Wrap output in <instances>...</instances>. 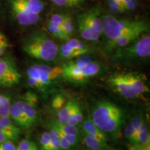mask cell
Returning <instances> with one entry per match:
<instances>
[{
    "label": "cell",
    "mask_w": 150,
    "mask_h": 150,
    "mask_svg": "<svg viewBox=\"0 0 150 150\" xmlns=\"http://www.w3.org/2000/svg\"><path fill=\"white\" fill-rule=\"evenodd\" d=\"M11 17L24 27L36 25L47 13L48 0H7Z\"/></svg>",
    "instance_id": "6da1fadb"
},
{
    "label": "cell",
    "mask_w": 150,
    "mask_h": 150,
    "mask_svg": "<svg viewBox=\"0 0 150 150\" xmlns=\"http://www.w3.org/2000/svg\"><path fill=\"white\" fill-rule=\"evenodd\" d=\"M124 110L109 101H100L94 106L91 120L106 134L117 136L123 125Z\"/></svg>",
    "instance_id": "7a4b0ae2"
},
{
    "label": "cell",
    "mask_w": 150,
    "mask_h": 150,
    "mask_svg": "<svg viewBox=\"0 0 150 150\" xmlns=\"http://www.w3.org/2000/svg\"><path fill=\"white\" fill-rule=\"evenodd\" d=\"M104 9L97 3L82 11L75 18L76 30L86 42L97 43L102 35V16Z\"/></svg>",
    "instance_id": "3957f363"
},
{
    "label": "cell",
    "mask_w": 150,
    "mask_h": 150,
    "mask_svg": "<svg viewBox=\"0 0 150 150\" xmlns=\"http://www.w3.org/2000/svg\"><path fill=\"white\" fill-rule=\"evenodd\" d=\"M140 31L148 33L149 24L142 19L120 18L107 12L102 16V35L106 40H113L127 33Z\"/></svg>",
    "instance_id": "277c9868"
},
{
    "label": "cell",
    "mask_w": 150,
    "mask_h": 150,
    "mask_svg": "<svg viewBox=\"0 0 150 150\" xmlns=\"http://www.w3.org/2000/svg\"><path fill=\"white\" fill-rule=\"evenodd\" d=\"M59 49L52 37L45 31L32 33L22 45L23 51L30 57L45 62L54 61L59 58Z\"/></svg>",
    "instance_id": "5b68a950"
},
{
    "label": "cell",
    "mask_w": 150,
    "mask_h": 150,
    "mask_svg": "<svg viewBox=\"0 0 150 150\" xmlns=\"http://www.w3.org/2000/svg\"><path fill=\"white\" fill-rule=\"evenodd\" d=\"M63 79L71 83H83L98 74L101 65L90 55H83L68 61L61 66Z\"/></svg>",
    "instance_id": "8992f818"
},
{
    "label": "cell",
    "mask_w": 150,
    "mask_h": 150,
    "mask_svg": "<svg viewBox=\"0 0 150 150\" xmlns=\"http://www.w3.org/2000/svg\"><path fill=\"white\" fill-rule=\"evenodd\" d=\"M110 55L113 61L123 63L149 59L150 56L149 33H144L131 44L115 50Z\"/></svg>",
    "instance_id": "52a82bcc"
},
{
    "label": "cell",
    "mask_w": 150,
    "mask_h": 150,
    "mask_svg": "<svg viewBox=\"0 0 150 150\" xmlns=\"http://www.w3.org/2000/svg\"><path fill=\"white\" fill-rule=\"evenodd\" d=\"M62 74L61 67H51L44 64H34L27 70L29 86L39 90L47 88Z\"/></svg>",
    "instance_id": "ba28073f"
},
{
    "label": "cell",
    "mask_w": 150,
    "mask_h": 150,
    "mask_svg": "<svg viewBox=\"0 0 150 150\" xmlns=\"http://www.w3.org/2000/svg\"><path fill=\"white\" fill-rule=\"evenodd\" d=\"M93 50L86 41L70 38L59 46V58L63 61H70L83 55H90Z\"/></svg>",
    "instance_id": "9c48e42d"
},
{
    "label": "cell",
    "mask_w": 150,
    "mask_h": 150,
    "mask_svg": "<svg viewBox=\"0 0 150 150\" xmlns=\"http://www.w3.org/2000/svg\"><path fill=\"white\" fill-rule=\"evenodd\" d=\"M66 13L61 10L53 11L48 15L45 21V31L52 38L62 41L69 39L62 28V24L64 21Z\"/></svg>",
    "instance_id": "30bf717a"
},
{
    "label": "cell",
    "mask_w": 150,
    "mask_h": 150,
    "mask_svg": "<svg viewBox=\"0 0 150 150\" xmlns=\"http://www.w3.org/2000/svg\"><path fill=\"white\" fill-rule=\"evenodd\" d=\"M21 77V74L12 59H0V86L12 87L19 83Z\"/></svg>",
    "instance_id": "8fae6325"
},
{
    "label": "cell",
    "mask_w": 150,
    "mask_h": 150,
    "mask_svg": "<svg viewBox=\"0 0 150 150\" xmlns=\"http://www.w3.org/2000/svg\"><path fill=\"white\" fill-rule=\"evenodd\" d=\"M108 84L113 91L126 99L138 98V96L129 83L125 73H117L108 78Z\"/></svg>",
    "instance_id": "7c38bea8"
},
{
    "label": "cell",
    "mask_w": 150,
    "mask_h": 150,
    "mask_svg": "<svg viewBox=\"0 0 150 150\" xmlns=\"http://www.w3.org/2000/svg\"><path fill=\"white\" fill-rule=\"evenodd\" d=\"M144 33H145L140 32V31H134V32L121 35V36L113 39V40H106L103 50H104L105 53L110 55L115 50L125 47L128 45L131 44V42L137 40L138 38L141 36Z\"/></svg>",
    "instance_id": "4fadbf2b"
},
{
    "label": "cell",
    "mask_w": 150,
    "mask_h": 150,
    "mask_svg": "<svg viewBox=\"0 0 150 150\" xmlns=\"http://www.w3.org/2000/svg\"><path fill=\"white\" fill-rule=\"evenodd\" d=\"M23 101V108L27 116L30 126L34 125L38 120L36 110L37 97L32 92H27L25 94Z\"/></svg>",
    "instance_id": "5bb4252c"
},
{
    "label": "cell",
    "mask_w": 150,
    "mask_h": 150,
    "mask_svg": "<svg viewBox=\"0 0 150 150\" xmlns=\"http://www.w3.org/2000/svg\"><path fill=\"white\" fill-rule=\"evenodd\" d=\"M10 117L17 125L24 128H30L25 112L23 108V101L19 100L11 105L10 108Z\"/></svg>",
    "instance_id": "9a60e30c"
},
{
    "label": "cell",
    "mask_w": 150,
    "mask_h": 150,
    "mask_svg": "<svg viewBox=\"0 0 150 150\" xmlns=\"http://www.w3.org/2000/svg\"><path fill=\"white\" fill-rule=\"evenodd\" d=\"M125 74L131 88L137 94L138 97L149 92V88H148L147 83L140 75L133 72H127Z\"/></svg>",
    "instance_id": "2e32d148"
},
{
    "label": "cell",
    "mask_w": 150,
    "mask_h": 150,
    "mask_svg": "<svg viewBox=\"0 0 150 150\" xmlns=\"http://www.w3.org/2000/svg\"><path fill=\"white\" fill-rule=\"evenodd\" d=\"M82 128H83V131L85 134L93 136L102 142H107V135L102 131H101L93 122L91 120H84L83 122V125H82Z\"/></svg>",
    "instance_id": "e0dca14e"
},
{
    "label": "cell",
    "mask_w": 150,
    "mask_h": 150,
    "mask_svg": "<svg viewBox=\"0 0 150 150\" xmlns=\"http://www.w3.org/2000/svg\"><path fill=\"white\" fill-rule=\"evenodd\" d=\"M58 10L65 11L82 7L88 0H48Z\"/></svg>",
    "instance_id": "ac0fdd59"
},
{
    "label": "cell",
    "mask_w": 150,
    "mask_h": 150,
    "mask_svg": "<svg viewBox=\"0 0 150 150\" xmlns=\"http://www.w3.org/2000/svg\"><path fill=\"white\" fill-rule=\"evenodd\" d=\"M83 115L79 104L77 102H74L67 124L73 126H77L79 124L83 122Z\"/></svg>",
    "instance_id": "d6986e66"
},
{
    "label": "cell",
    "mask_w": 150,
    "mask_h": 150,
    "mask_svg": "<svg viewBox=\"0 0 150 150\" xmlns=\"http://www.w3.org/2000/svg\"><path fill=\"white\" fill-rule=\"evenodd\" d=\"M62 28L64 30L65 34L68 38H72L75 31H76V22H75V18H74L70 13H66L64 21L62 24Z\"/></svg>",
    "instance_id": "ffe728a7"
},
{
    "label": "cell",
    "mask_w": 150,
    "mask_h": 150,
    "mask_svg": "<svg viewBox=\"0 0 150 150\" xmlns=\"http://www.w3.org/2000/svg\"><path fill=\"white\" fill-rule=\"evenodd\" d=\"M148 145L150 144V136L149 129H147L145 121L144 120L140 125L139 129L136 134V145Z\"/></svg>",
    "instance_id": "44dd1931"
},
{
    "label": "cell",
    "mask_w": 150,
    "mask_h": 150,
    "mask_svg": "<svg viewBox=\"0 0 150 150\" xmlns=\"http://www.w3.org/2000/svg\"><path fill=\"white\" fill-rule=\"evenodd\" d=\"M83 142L89 149L92 150H103L108 147L107 142L101 141L89 135L85 134L83 137Z\"/></svg>",
    "instance_id": "7402d4cb"
},
{
    "label": "cell",
    "mask_w": 150,
    "mask_h": 150,
    "mask_svg": "<svg viewBox=\"0 0 150 150\" xmlns=\"http://www.w3.org/2000/svg\"><path fill=\"white\" fill-rule=\"evenodd\" d=\"M104 2L108 13L113 16L126 14L120 0H104Z\"/></svg>",
    "instance_id": "603a6c76"
},
{
    "label": "cell",
    "mask_w": 150,
    "mask_h": 150,
    "mask_svg": "<svg viewBox=\"0 0 150 150\" xmlns=\"http://www.w3.org/2000/svg\"><path fill=\"white\" fill-rule=\"evenodd\" d=\"M74 102V101L69 100L68 102H66V104L64 105L63 107H62L61 109L57 110V122H59L61 124L67 123L69 116H70V113L71 110H72Z\"/></svg>",
    "instance_id": "cb8c5ba5"
},
{
    "label": "cell",
    "mask_w": 150,
    "mask_h": 150,
    "mask_svg": "<svg viewBox=\"0 0 150 150\" xmlns=\"http://www.w3.org/2000/svg\"><path fill=\"white\" fill-rule=\"evenodd\" d=\"M52 127L58 129L63 134L67 135H73V136H79V131L76 126L69 125V124H61L59 122L54 121L50 124Z\"/></svg>",
    "instance_id": "d4e9b609"
},
{
    "label": "cell",
    "mask_w": 150,
    "mask_h": 150,
    "mask_svg": "<svg viewBox=\"0 0 150 150\" xmlns=\"http://www.w3.org/2000/svg\"><path fill=\"white\" fill-rule=\"evenodd\" d=\"M0 128L6 129L11 131L21 134L20 129L16 126L15 124L11 120L10 117H0Z\"/></svg>",
    "instance_id": "484cf974"
},
{
    "label": "cell",
    "mask_w": 150,
    "mask_h": 150,
    "mask_svg": "<svg viewBox=\"0 0 150 150\" xmlns=\"http://www.w3.org/2000/svg\"><path fill=\"white\" fill-rule=\"evenodd\" d=\"M11 99L3 95L0 100V117H10Z\"/></svg>",
    "instance_id": "4316f807"
},
{
    "label": "cell",
    "mask_w": 150,
    "mask_h": 150,
    "mask_svg": "<svg viewBox=\"0 0 150 150\" xmlns=\"http://www.w3.org/2000/svg\"><path fill=\"white\" fill-rule=\"evenodd\" d=\"M125 13L136 11L140 6L139 0H120Z\"/></svg>",
    "instance_id": "83f0119b"
},
{
    "label": "cell",
    "mask_w": 150,
    "mask_h": 150,
    "mask_svg": "<svg viewBox=\"0 0 150 150\" xmlns=\"http://www.w3.org/2000/svg\"><path fill=\"white\" fill-rule=\"evenodd\" d=\"M49 134H50V142H51L52 150H61V145H60L59 136L56 129L51 127V129L49 131Z\"/></svg>",
    "instance_id": "f1b7e54d"
},
{
    "label": "cell",
    "mask_w": 150,
    "mask_h": 150,
    "mask_svg": "<svg viewBox=\"0 0 150 150\" xmlns=\"http://www.w3.org/2000/svg\"><path fill=\"white\" fill-rule=\"evenodd\" d=\"M125 135L126 138L131 142V145H136V133L133 128L131 122L127 124L125 129Z\"/></svg>",
    "instance_id": "f546056e"
},
{
    "label": "cell",
    "mask_w": 150,
    "mask_h": 150,
    "mask_svg": "<svg viewBox=\"0 0 150 150\" xmlns=\"http://www.w3.org/2000/svg\"><path fill=\"white\" fill-rule=\"evenodd\" d=\"M41 147L43 150H52L51 142H50L49 131H45L41 134L39 139Z\"/></svg>",
    "instance_id": "4dcf8cb0"
},
{
    "label": "cell",
    "mask_w": 150,
    "mask_h": 150,
    "mask_svg": "<svg viewBox=\"0 0 150 150\" xmlns=\"http://www.w3.org/2000/svg\"><path fill=\"white\" fill-rule=\"evenodd\" d=\"M65 104H66V100L65 97L61 95H56L52 99V106L54 109L59 110L62 107H63Z\"/></svg>",
    "instance_id": "1f68e13d"
},
{
    "label": "cell",
    "mask_w": 150,
    "mask_h": 150,
    "mask_svg": "<svg viewBox=\"0 0 150 150\" xmlns=\"http://www.w3.org/2000/svg\"><path fill=\"white\" fill-rule=\"evenodd\" d=\"M10 47L8 39L3 33L0 32V56H3Z\"/></svg>",
    "instance_id": "d6a6232c"
},
{
    "label": "cell",
    "mask_w": 150,
    "mask_h": 150,
    "mask_svg": "<svg viewBox=\"0 0 150 150\" xmlns=\"http://www.w3.org/2000/svg\"><path fill=\"white\" fill-rule=\"evenodd\" d=\"M17 150H38L34 142L28 140H23L19 143Z\"/></svg>",
    "instance_id": "836d02e7"
},
{
    "label": "cell",
    "mask_w": 150,
    "mask_h": 150,
    "mask_svg": "<svg viewBox=\"0 0 150 150\" xmlns=\"http://www.w3.org/2000/svg\"><path fill=\"white\" fill-rule=\"evenodd\" d=\"M144 119L142 117V115L140 114H136V115L133 116V117L131 118V124L132 125L133 128L134 129L135 131L137 134V131L139 129L140 125H142V123L143 122Z\"/></svg>",
    "instance_id": "e575fe53"
},
{
    "label": "cell",
    "mask_w": 150,
    "mask_h": 150,
    "mask_svg": "<svg viewBox=\"0 0 150 150\" xmlns=\"http://www.w3.org/2000/svg\"><path fill=\"white\" fill-rule=\"evenodd\" d=\"M54 128V127H53ZM58 132L59 136V141H60V145H61V150H70L72 148V146L70 145L68 141L66 140V138H65V136H63V134L60 131L59 129L54 128Z\"/></svg>",
    "instance_id": "d590c367"
},
{
    "label": "cell",
    "mask_w": 150,
    "mask_h": 150,
    "mask_svg": "<svg viewBox=\"0 0 150 150\" xmlns=\"http://www.w3.org/2000/svg\"><path fill=\"white\" fill-rule=\"evenodd\" d=\"M20 134L16 133H1L0 134V143L6 140H16L20 137Z\"/></svg>",
    "instance_id": "8d00e7d4"
},
{
    "label": "cell",
    "mask_w": 150,
    "mask_h": 150,
    "mask_svg": "<svg viewBox=\"0 0 150 150\" xmlns=\"http://www.w3.org/2000/svg\"><path fill=\"white\" fill-rule=\"evenodd\" d=\"M52 127V126H51ZM55 128V127H54ZM60 131V130H59ZM62 134H63V136H65V138H66V140L68 141L69 143H70V145L72 146V147H76V145H78L79 143V137L76 136H73V135H67V134H63V132H61Z\"/></svg>",
    "instance_id": "74e56055"
},
{
    "label": "cell",
    "mask_w": 150,
    "mask_h": 150,
    "mask_svg": "<svg viewBox=\"0 0 150 150\" xmlns=\"http://www.w3.org/2000/svg\"><path fill=\"white\" fill-rule=\"evenodd\" d=\"M0 150H17V147L11 140H6L0 143Z\"/></svg>",
    "instance_id": "f35d334b"
},
{
    "label": "cell",
    "mask_w": 150,
    "mask_h": 150,
    "mask_svg": "<svg viewBox=\"0 0 150 150\" xmlns=\"http://www.w3.org/2000/svg\"><path fill=\"white\" fill-rule=\"evenodd\" d=\"M130 150H150V144L148 145H132Z\"/></svg>",
    "instance_id": "ab89813d"
},
{
    "label": "cell",
    "mask_w": 150,
    "mask_h": 150,
    "mask_svg": "<svg viewBox=\"0 0 150 150\" xmlns=\"http://www.w3.org/2000/svg\"><path fill=\"white\" fill-rule=\"evenodd\" d=\"M2 96H3V95H1V94H0V100H1V97H2Z\"/></svg>",
    "instance_id": "60d3db41"
},
{
    "label": "cell",
    "mask_w": 150,
    "mask_h": 150,
    "mask_svg": "<svg viewBox=\"0 0 150 150\" xmlns=\"http://www.w3.org/2000/svg\"><path fill=\"white\" fill-rule=\"evenodd\" d=\"M146 1H149V0H146Z\"/></svg>",
    "instance_id": "b9f144b4"
}]
</instances>
